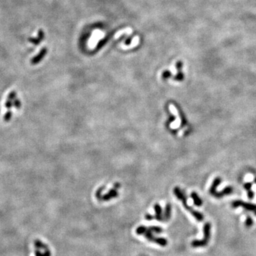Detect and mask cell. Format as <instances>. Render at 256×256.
<instances>
[{"instance_id":"cell-28","label":"cell","mask_w":256,"mask_h":256,"mask_svg":"<svg viewBox=\"0 0 256 256\" xmlns=\"http://www.w3.org/2000/svg\"><path fill=\"white\" fill-rule=\"evenodd\" d=\"M103 189H104V188H103V187H101V188H100L99 189H98V190L97 191V192H96V197H97V199H100L101 200V198H102V196H101V192L103 190Z\"/></svg>"},{"instance_id":"cell-32","label":"cell","mask_w":256,"mask_h":256,"mask_svg":"<svg viewBox=\"0 0 256 256\" xmlns=\"http://www.w3.org/2000/svg\"><path fill=\"white\" fill-rule=\"evenodd\" d=\"M174 120H175V117L174 116V115H171V117H170V118H169V123H171V122H173Z\"/></svg>"},{"instance_id":"cell-23","label":"cell","mask_w":256,"mask_h":256,"mask_svg":"<svg viewBox=\"0 0 256 256\" xmlns=\"http://www.w3.org/2000/svg\"><path fill=\"white\" fill-rule=\"evenodd\" d=\"M14 103V106L15 107L16 109H20L21 106H22V103H21V101H19V99H16L13 102Z\"/></svg>"},{"instance_id":"cell-24","label":"cell","mask_w":256,"mask_h":256,"mask_svg":"<svg viewBox=\"0 0 256 256\" xmlns=\"http://www.w3.org/2000/svg\"><path fill=\"white\" fill-rule=\"evenodd\" d=\"M252 187V184L251 182H246V183H245L244 185H243V187H244V189L246 191L251 190Z\"/></svg>"},{"instance_id":"cell-8","label":"cell","mask_w":256,"mask_h":256,"mask_svg":"<svg viewBox=\"0 0 256 256\" xmlns=\"http://www.w3.org/2000/svg\"><path fill=\"white\" fill-rule=\"evenodd\" d=\"M191 197H192V199H193V201H194L195 206H198V207H200V206H202L203 201L201 198L199 197V195L197 194V193L195 192H193L192 194H191Z\"/></svg>"},{"instance_id":"cell-31","label":"cell","mask_w":256,"mask_h":256,"mask_svg":"<svg viewBox=\"0 0 256 256\" xmlns=\"http://www.w3.org/2000/svg\"><path fill=\"white\" fill-rule=\"evenodd\" d=\"M131 42H132V38L131 37L127 38V39L125 40V44L126 45H129L131 43Z\"/></svg>"},{"instance_id":"cell-17","label":"cell","mask_w":256,"mask_h":256,"mask_svg":"<svg viewBox=\"0 0 256 256\" xmlns=\"http://www.w3.org/2000/svg\"><path fill=\"white\" fill-rule=\"evenodd\" d=\"M12 117V112L10 111V110H9V111L7 112L6 113H5V115H4V121L6 122H9L10 120H11Z\"/></svg>"},{"instance_id":"cell-3","label":"cell","mask_w":256,"mask_h":256,"mask_svg":"<svg viewBox=\"0 0 256 256\" xmlns=\"http://www.w3.org/2000/svg\"><path fill=\"white\" fill-rule=\"evenodd\" d=\"M47 48H43L41 49V51H40V52L38 53L37 55L36 56L33 58L31 60V64L32 65H36L38 64V63L41 61L42 59L44 58V56L46 55L47 54Z\"/></svg>"},{"instance_id":"cell-14","label":"cell","mask_w":256,"mask_h":256,"mask_svg":"<svg viewBox=\"0 0 256 256\" xmlns=\"http://www.w3.org/2000/svg\"><path fill=\"white\" fill-rule=\"evenodd\" d=\"M150 231H152V233H156V234H161L163 231V229L159 226H150L148 228Z\"/></svg>"},{"instance_id":"cell-11","label":"cell","mask_w":256,"mask_h":256,"mask_svg":"<svg viewBox=\"0 0 256 256\" xmlns=\"http://www.w3.org/2000/svg\"><path fill=\"white\" fill-rule=\"evenodd\" d=\"M177 110H178L179 114L180 119H181V126L182 127H185V125H187V119H186L185 115H184L183 112H182V110L179 109V108H177Z\"/></svg>"},{"instance_id":"cell-19","label":"cell","mask_w":256,"mask_h":256,"mask_svg":"<svg viewBox=\"0 0 256 256\" xmlns=\"http://www.w3.org/2000/svg\"><path fill=\"white\" fill-rule=\"evenodd\" d=\"M252 224H253V220H252V218L250 216H248L246 218V220H245V225L246 227H251L252 226Z\"/></svg>"},{"instance_id":"cell-20","label":"cell","mask_w":256,"mask_h":256,"mask_svg":"<svg viewBox=\"0 0 256 256\" xmlns=\"http://www.w3.org/2000/svg\"><path fill=\"white\" fill-rule=\"evenodd\" d=\"M109 38H110V36H107V37L105 38L103 40V41H101L99 43H98V46L97 48H96V49L98 50V49L101 48L102 47H103V46H104L107 43V42H108V41H109Z\"/></svg>"},{"instance_id":"cell-22","label":"cell","mask_w":256,"mask_h":256,"mask_svg":"<svg viewBox=\"0 0 256 256\" xmlns=\"http://www.w3.org/2000/svg\"><path fill=\"white\" fill-rule=\"evenodd\" d=\"M16 97H17V93H16V91L13 90V91H12V92L10 93L9 94L8 100H9V101H14V100H16Z\"/></svg>"},{"instance_id":"cell-30","label":"cell","mask_w":256,"mask_h":256,"mask_svg":"<svg viewBox=\"0 0 256 256\" xmlns=\"http://www.w3.org/2000/svg\"><path fill=\"white\" fill-rule=\"evenodd\" d=\"M145 218L147 219V220H152V219H153V218H155V216H152V215H150V214H147L146 216H145Z\"/></svg>"},{"instance_id":"cell-29","label":"cell","mask_w":256,"mask_h":256,"mask_svg":"<svg viewBox=\"0 0 256 256\" xmlns=\"http://www.w3.org/2000/svg\"><path fill=\"white\" fill-rule=\"evenodd\" d=\"M247 195H248V197L249 199H252L254 198V196H255V193H254V192H252V190L248 191V194H247Z\"/></svg>"},{"instance_id":"cell-7","label":"cell","mask_w":256,"mask_h":256,"mask_svg":"<svg viewBox=\"0 0 256 256\" xmlns=\"http://www.w3.org/2000/svg\"><path fill=\"white\" fill-rule=\"evenodd\" d=\"M154 208L155 210V218L157 221H162V209L159 203H156L154 206Z\"/></svg>"},{"instance_id":"cell-12","label":"cell","mask_w":256,"mask_h":256,"mask_svg":"<svg viewBox=\"0 0 256 256\" xmlns=\"http://www.w3.org/2000/svg\"><path fill=\"white\" fill-rule=\"evenodd\" d=\"M155 243H157V244H158L159 245H161V246L165 247V246H166V245H167L168 242H167V240H166V238H156Z\"/></svg>"},{"instance_id":"cell-16","label":"cell","mask_w":256,"mask_h":256,"mask_svg":"<svg viewBox=\"0 0 256 256\" xmlns=\"http://www.w3.org/2000/svg\"><path fill=\"white\" fill-rule=\"evenodd\" d=\"M147 230V227H145V226H140L138 228H137L136 229V234L137 235H144Z\"/></svg>"},{"instance_id":"cell-26","label":"cell","mask_w":256,"mask_h":256,"mask_svg":"<svg viewBox=\"0 0 256 256\" xmlns=\"http://www.w3.org/2000/svg\"><path fill=\"white\" fill-rule=\"evenodd\" d=\"M5 106H6V108H7V109H11L12 107L14 106L13 101L7 100V101H6V103H5Z\"/></svg>"},{"instance_id":"cell-1","label":"cell","mask_w":256,"mask_h":256,"mask_svg":"<svg viewBox=\"0 0 256 256\" xmlns=\"http://www.w3.org/2000/svg\"><path fill=\"white\" fill-rule=\"evenodd\" d=\"M211 224L209 222L206 223L203 226V239L195 240L192 242V246L194 248H199V247H204L207 245L208 241H209L210 237H211Z\"/></svg>"},{"instance_id":"cell-10","label":"cell","mask_w":256,"mask_h":256,"mask_svg":"<svg viewBox=\"0 0 256 256\" xmlns=\"http://www.w3.org/2000/svg\"><path fill=\"white\" fill-rule=\"evenodd\" d=\"M34 243V246L36 247V249H38V250H44V251L45 250H49L48 247L47 246V245L45 244V243H43L42 241H39V240L38 239L35 240Z\"/></svg>"},{"instance_id":"cell-5","label":"cell","mask_w":256,"mask_h":256,"mask_svg":"<svg viewBox=\"0 0 256 256\" xmlns=\"http://www.w3.org/2000/svg\"><path fill=\"white\" fill-rule=\"evenodd\" d=\"M221 177H216L214 179L213 182H212V184L209 189V193L211 195H214L217 192L216 189L218 188V187L221 184Z\"/></svg>"},{"instance_id":"cell-15","label":"cell","mask_w":256,"mask_h":256,"mask_svg":"<svg viewBox=\"0 0 256 256\" xmlns=\"http://www.w3.org/2000/svg\"><path fill=\"white\" fill-rule=\"evenodd\" d=\"M35 256H51V252L49 250H45V252L43 253H41L40 250L36 249L35 250Z\"/></svg>"},{"instance_id":"cell-33","label":"cell","mask_w":256,"mask_h":256,"mask_svg":"<svg viewBox=\"0 0 256 256\" xmlns=\"http://www.w3.org/2000/svg\"><path fill=\"white\" fill-rule=\"evenodd\" d=\"M115 188H116V189H118V188H120V184H118V183H116V184H115Z\"/></svg>"},{"instance_id":"cell-2","label":"cell","mask_w":256,"mask_h":256,"mask_svg":"<svg viewBox=\"0 0 256 256\" xmlns=\"http://www.w3.org/2000/svg\"><path fill=\"white\" fill-rule=\"evenodd\" d=\"M232 207L236 208L238 207H243L248 211H251L256 216V204L251 203L244 202L241 200H236L232 202Z\"/></svg>"},{"instance_id":"cell-6","label":"cell","mask_w":256,"mask_h":256,"mask_svg":"<svg viewBox=\"0 0 256 256\" xmlns=\"http://www.w3.org/2000/svg\"><path fill=\"white\" fill-rule=\"evenodd\" d=\"M117 196H118V193H117V190L115 189H111L108 194H105L104 196H102L101 200H103V201H109V200L113 199V198L117 197Z\"/></svg>"},{"instance_id":"cell-18","label":"cell","mask_w":256,"mask_h":256,"mask_svg":"<svg viewBox=\"0 0 256 256\" xmlns=\"http://www.w3.org/2000/svg\"><path fill=\"white\" fill-rule=\"evenodd\" d=\"M171 75H172V73H171V72L168 71V70H166V71H164L162 73V79L166 80V79H168V78H169L170 77H171Z\"/></svg>"},{"instance_id":"cell-21","label":"cell","mask_w":256,"mask_h":256,"mask_svg":"<svg viewBox=\"0 0 256 256\" xmlns=\"http://www.w3.org/2000/svg\"><path fill=\"white\" fill-rule=\"evenodd\" d=\"M183 66H184V64L181 61H178L176 63V64H175V67H176V69L178 71H182V68H183Z\"/></svg>"},{"instance_id":"cell-4","label":"cell","mask_w":256,"mask_h":256,"mask_svg":"<svg viewBox=\"0 0 256 256\" xmlns=\"http://www.w3.org/2000/svg\"><path fill=\"white\" fill-rule=\"evenodd\" d=\"M233 192H234V188L231 186H229V187H226L221 192H217L213 196L216 198H222L225 196L230 195L231 194H232Z\"/></svg>"},{"instance_id":"cell-34","label":"cell","mask_w":256,"mask_h":256,"mask_svg":"<svg viewBox=\"0 0 256 256\" xmlns=\"http://www.w3.org/2000/svg\"><path fill=\"white\" fill-rule=\"evenodd\" d=\"M254 182H255V184H256V177L255 179H254Z\"/></svg>"},{"instance_id":"cell-27","label":"cell","mask_w":256,"mask_h":256,"mask_svg":"<svg viewBox=\"0 0 256 256\" xmlns=\"http://www.w3.org/2000/svg\"><path fill=\"white\" fill-rule=\"evenodd\" d=\"M43 38H44V33L41 29H40L38 32V38L41 41L43 39Z\"/></svg>"},{"instance_id":"cell-9","label":"cell","mask_w":256,"mask_h":256,"mask_svg":"<svg viewBox=\"0 0 256 256\" xmlns=\"http://www.w3.org/2000/svg\"><path fill=\"white\" fill-rule=\"evenodd\" d=\"M171 206L170 203H167L165 207V211H164V214L163 216V220L164 221H168L171 218Z\"/></svg>"},{"instance_id":"cell-25","label":"cell","mask_w":256,"mask_h":256,"mask_svg":"<svg viewBox=\"0 0 256 256\" xmlns=\"http://www.w3.org/2000/svg\"><path fill=\"white\" fill-rule=\"evenodd\" d=\"M29 41H30L31 43H34L35 45H38V43L41 42L39 39H38V38H29Z\"/></svg>"},{"instance_id":"cell-13","label":"cell","mask_w":256,"mask_h":256,"mask_svg":"<svg viewBox=\"0 0 256 256\" xmlns=\"http://www.w3.org/2000/svg\"><path fill=\"white\" fill-rule=\"evenodd\" d=\"M184 79V74L182 71H178L176 75L174 77V80L176 81H183Z\"/></svg>"}]
</instances>
